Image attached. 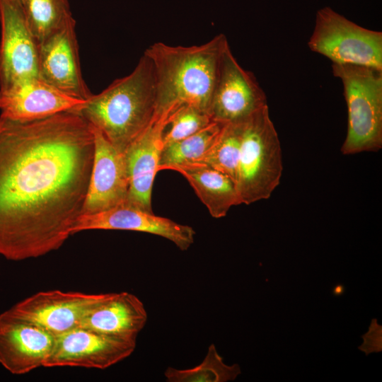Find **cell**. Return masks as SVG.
I'll return each mask as SVG.
<instances>
[{
    "mask_svg": "<svg viewBox=\"0 0 382 382\" xmlns=\"http://www.w3.org/2000/svg\"><path fill=\"white\" fill-rule=\"evenodd\" d=\"M93 156V127L75 111L0 116V255L35 258L64 243L83 212Z\"/></svg>",
    "mask_w": 382,
    "mask_h": 382,
    "instance_id": "obj_1",
    "label": "cell"
},
{
    "mask_svg": "<svg viewBox=\"0 0 382 382\" xmlns=\"http://www.w3.org/2000/svg\"><path fill=\"white\" fill-rule=\"evenodd\" d=\"M228 45L225 35L219 34L199 45L158 42L146 48L144 54L151 60L155 76V114L174 110L183 104L209 114L222 57Z\"/></svg>",
    "mask_w": 382,
    "mask_h": 382,
    "instance_id": "obj_2",
    "label": "cell"
},
{
    "mask_svg": "<svg viewBox=\"0 0 382 382\" xmlns=\"http://www.w3.org/2000/svg\"><path fill=\"white\" fill-rule=\"evenodd\" d=\"M156 109L154 71L143 54L130 74L92 94L75 112L124 153L149 125Z\"/></svg>",
    "mask_w": 382,
    "mask_h": 382,
    "instance_id": "obj_3",
    "label": "cell"
},
{
    "mask_svg": "<svg viewBox=\"0 0 382 382\" xmlns=\"http://www.w3.org/2000/svg\"><path fill=\"white\" fill-rule=\"evenodd\" d=\"M282 170L281 145L266 105L243 122L236 178L241 204L270 198Z\"/></svg>",
    "mask_w": 382,
    "mask_h": 382,
    "instance_id": "obj_4",
    "label": "cell"
},
{
    "mask_svg": "<svg viewBox=\"0 0 382 382\" xmlns=\"http://www.w3.org/2000/svg\"><path fill=\"white\" fill-rule=\"evenodd\" d=\"M332 70L342 83L348 112L341 152L378 151L382 147V69L332 64Z\"/></svg>",
    "mask_w": 382,
    "mask_h": 382,
    "instance_id": "obj_5",
    "label": "cell"
},
{
    "mask_svg": "<svg viewBox=\"0 0 382 382\" xmlns=\"http://www.w3.org/2000/svg\"><path fill=\"white\" fill-rule=\"evenodd\" d=\"M308 45L332 64L382 69V33L363 28L329 7L318 11Z\"/></svg>",
    "mask_w": 382,
    "mask_h": 382,
    "instance_id": "obj_6",
    "label": "cell"
},
{
    "mask_svg": "<svg viewBox=\"0 0 382 382\" xmlns=\"http://www.w3.org/2000/svg\"><path fill=\"white\" fill-rule=\"evenodd\" d=\"M106 294L50 290L37 292L0 315L32 323L57 336L79 327Z\"/></svg>",
    "mask_w": 382,
    "mask_h": 382,
    "instance_id": "obj_7",
    "label": "cell"
},
{
    "mask_svg": "<svg viewBox=\"0 0 382 382\" xmlns=\"http://www.w3.org/2000/svg\"><path fill=\"white\" fill-rule=\"evenodd\" d=\"M0 88L39 78V42L21 3L0 0Z\"/></svg>",
    "mask_w": 382,
    "mask_h": 382,
    "instance_id": "obj_8",
    "label": "cell"
},
{
    "mask_svg": "<svg viewBox=\"0 0 382 382\" xmlns=\"http://www.w3.org/2000/svg\"><path fill=\"white\" fill-rule=\"evenodd\" d=\"M136 342L76 327L55 337L44 367L105 369L129 357Z\"/></svg>",
    "mask_w": 382,
    "mask_h": 382,
    "instance_id": "obj_9",
    "label": "cell"
},
{
    "mask_svg": "<svg viewBox=\"0 0 382 382\" xmlns=\"http://www.w3.org/2000/svg\"><path fill=\"white\" fill-rule=\"evenodd\" d=\"M266 105V95L255 76L239 64L228 45L210 105L212 120L224 124L243 122Z\"/></svg>",
    "mask_w": 382,
    "mask_h": 382,
    "instance_id": "obj_10",
    "label": "cell"
},
{
    "mask_svg": "<svg viewBox=\"0 0 382 382\" xmlns=\"http://www.w3.org/2000/svg\"><path fill=\"white\" fill-rule=\"evenodd\" d=\"M79 59L73 19L39 44V78L71 97L87 100L93 93L83 78Z\"/></svg>",
    "mask_w": 382,
    "mask_h": 382,
    "instance_id": "obj_11",
    "label": "cell"
},
{
    "mask_svg": "<svg viewBox=\"0 0 382 382\" xmlns=\"http://www.w3.org/2000/svg\"><path fill=\"white\" fill-rule=\"evenodd\" d=\"M93 129L94 156L82 214L96 213L125 204L129 186L124 153L100 130L93 127Z\"/></svg>",
    "mask_w": 382,
    "mask_h": 382,
    "instance_id": "obj_12",
    "label": "cell"
},
{
    "mask_svg": "<svg viewBox=\"0 0 382 382\" xmlns=\"http://www.w3.org/2000/svg\"><path fill=\"white\" fill-rule=\"evenodd\" d=\"M89 230H123L154 234L170 241L181 250H186L192 245L195 235L190 226L127 204L96 213L81 214L72 234Z\"/></svg>",
    "mask_w": 382,
    "mask_h": 382,
    "instance_id": "obj_13",
    "label": "cell"
},
{
    "mask_svg": "<svg viewBox=\"0 0 382 382\" xmlns=\"http://www.w3.org/2000/svg\"><path fill=\"white\" fill-rule=\"evenodd\" d=\"M172 112L155 114L146 129L124 152L129 180L127 204L153 212V184L163 147V134Z\"/></svg>",
    "mask_w": 382,
    "mask_h": 382,
    "instance_id": "obj_14",
    "label": "cell"
},
{
    "mask_svg": "<svg viewBox=\"0 0 382 382\" xmlns=\"http://www.w3.org/2000/svg\"><path fill=\"white\" fill-rule=\"evenodd\" d=\"M86 101L34 78L0 88V116L18 122L38 120L63 112L76 111Z\"/></svg>",
    "mask_w": 382,
    "mask_h": 382,
    "instance_id": "obj_15",
    "label": "cell"
},
{
    "mask_svg": "<svg viewBox=\"0 0 382 382\" xmlns=\"http://www.w3.org/2000/svg\"><path fill=\"white\" fill-rule=\"evenodd\" d=\"M55 337L32 323L0 315V364L16 375L44 367Z\"/></svg>",
    "mask_w": 382,
    "mask_h": 382,
    "instance_id": "obj_16",
    "label": "cell"
},
{
    "mask_svg": "<svg viewBox=\"0 0 382 382\" xmlns=\"http://www.w3.org/2000/svg\"><path fill=\"white\" fill-rule=\"evenodd\" d=\"M147 318L143 302L134 294L126 291L108 293L83 317L79 327L137 341Z\"/></svg>",
    "mask_w": 382,
    "mask_h": 382,
    "instance_id": "obj_17",
    "label": "cell"
},
{
    "mask_svg": "<svg viewBox=\"0 0 382 382\" xmlns=\"http://www.w3.org/2000/svg\"><path fill=\"white\" fill-rule=\"evenodd\" d=\"M167 170L177 171L187 179L214 218L225 216L231 207L241 204L236 182L213 168L199 163H187Z\"/></svg>",
    "mask_w": 382,
    "mask_h": 382,
    "instance_id": "obj_18",
    "label": "cell"
},
{
    "mask_svg": "<svg viewBox=\"0 0 382 382\" xmlns=\"http://www.w3.org/2000/svg\"><path fill=\"white\" fill-rule=\"evenodd\" d=\"M24 16L39 44L74 19L68 0H21Z\"/></svg>",
    "mask_w": 382,
    "mask_h": 382,
    "instance_id": "obj_19",
    "label": "cell"
},
{
    "mask_svg": "<svg viewBox=\"0 0 382 382\" xmlns=\"http://www.w3.org/2000/svg\"><path fill=\"white\" fill-rule=\"evenodd\" d=\"M224 125L213 121L200 131L164 146L161 151L158 171L199 159L215 143Z\"/></svg>",
    "mask_w": 382,
    "mask_h": 382,
    "instance_id": "obj_20",
    "label": "cell"
},
{
    "mask_svg": "<svg viewBox=\"0 0 382 382\" xmlns=\"http://www.w3.org/2000/svg\"><path fill=\"white\" fill-rule=\"evenodd\" d=\"M243 122L226 123L212 146L197 161L231 177L236 183Z\"/></svg>",
    "mask_w": 382,
    "mask_h": 382,
    "instance_id": "obj_21",
    "label": "cell"
},
{
    "mask_svg": "<svg viewBox=\"0 0 382 382\" xmlns=\"http://www.w3.org/2000/svg\"><path fill=\"white\" fill-rule=\"evenodd\" d=\"M241 374L239 365L226 364L212 344L201 364L187 369L168 367L165 376L169 382H226L234 381Z\"/></svg>",
    "mask_w": 382,
    "mask_h": 382,
    "instance_id": "obj_22",
    "label": "cell"
},
{
    "mask_svg": "<svg viewBox=\"0 0 382 382\" xmlns=\"http://www.w3.org/2000/svg\"><path fill=\"white\" fill-rule=\"evenodd\" d=\"M212 122L208 112L192 105H181L170 115L169 129L163 137V146L200 131Z\"/></svg>",
    "mask_w": 382,
    "mask_h": 382,
    "instance_id": "obj_23",
    "label": "cell"
},
{
    "mask_svg": "<svg viewBox=\"0 0 382 382\" xmlns=\"http://www.w3.org/2000/svg\"><path fill=\"white\" fill-rule=\"evenodd\" d=\"M363 343L358 349L367 356L373 352L382 351V326L376 318H372L368 331L362 335Z\"/></svg>",
    "mask_w": 382,
    "mask_h": 382,
    "instance_id": "obj_24",
    "label": "cell"
},
{
    "mask_svg": "<svg viewBox=\"0 0 382 382\" xmlns=\"http://www.w3.org/2000/svg\"><path fill=\"white\" fill-rule=\"evenodd\" d=\"M344 291L345 288L341 284H338L333 288L332 293L335 296H340L342 295Z\"/></svg>",
    "mask_w": 382,
    "mask_h": 382,
    "instance_id": "obj_25",
    "label": "cell"
},
{
    "mask_svg": "<svg viewBox=\"0 0 382 382\" xmlns=\"http://www.w3.org/2000/svg\"><path fill=\"white\" fill-rule=\"evenodd\" d=\"M14 1H18L19 3L21 2V0H14Z\"/></svg>",
    "mask_w": 382,
    "mask_h": 382,
    "instance_id": "obj_26",
    "label": "cell"
}]
</instances>
